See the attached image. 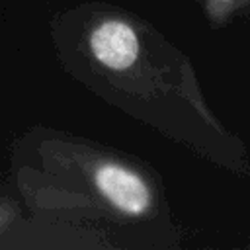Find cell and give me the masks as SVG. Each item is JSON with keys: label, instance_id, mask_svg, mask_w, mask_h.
<instances>
[{"label": "cell", "instance_id": "6da1fadb", "mask_svg": "<svg viewBox=\"0 0 250 250\" xmlns=\"http://www.w3.org/2000/svg\"><path fill=\"white\" fill-rule=\"evenodd\" d=\"M96 186L113 207L127 215H143L150 205V191L146 184L123 166H100L96 172Z\"/></svg>", "mask_w": 250, "mask_h": 250}, {"label": "cell", "instance_id": "7a4b0ae2", "mask_svg": "<svg viewBox=\"0 0 250 250\" xmlns=\"http://www.w3.org/2000/svg\"><path fill=\"white\" fill-rule=\"evenodd\" d=\"M90 49L96 61L104 66L125 70L137 61L139 41L133 27L117 20H107L94 29L90 37Z\"/></svg>", "mask_w": 250, "mask_h": 250}]
</instances>
